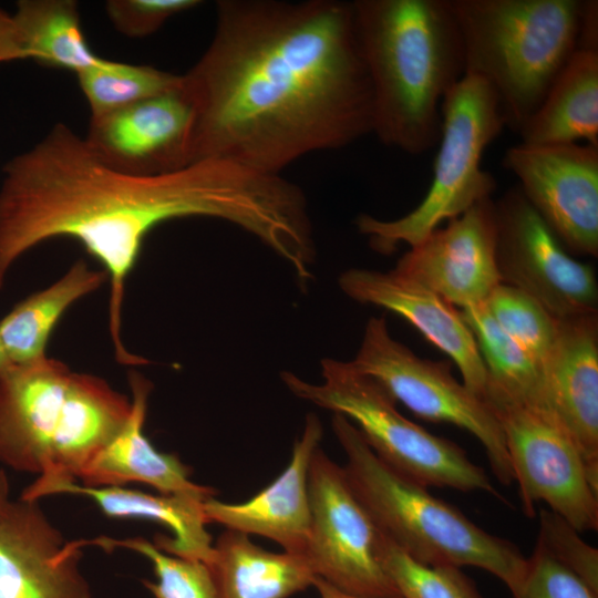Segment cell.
<instances>
[{"label": "cell", "instance_id": "cell-24", "mask_svg": "<svg viewBox=\"0 0 598 598\" xmlns=\"http://www.w3.org/2000/svg\"><path fill=\"white\" fill-rule=\"evenodd\" d=\"M106 280L103 269L93 270L78 260L52 285L17 303L0 320V341L8 362L23 364L47 357V344L64 312Z\"/></svg>", "mask_w": 598, "mask_h": 598}, {"label": "cell", "instance_id": "cell-12", "mask_svg": "<svg viewBox=\"0 0 598 598\" xmlns=\"http://www.w3.org/2000/svg\"><path fill=\"white\" fill-rule=\"evenodd\" d=\"M494 207L502 282L534 298L557 320L598 313L594 268L567 251L518 186Z\"/></svg>", "mask_w": 598, "mask_h": 598}, {"label": "cell", "instance_id": "cell-31", "mask_svg": "<svg viewBox=\"0 0 598 598\" xmlns=\"http://www.w3.org/2000/svg\"><path fill=\"white\" fill-rule=\"evenodd\" d=\"M537 543L598 595V549L581 539L569 523L542 508Z\"/></svg>", "mask_w": 598, "mask_h": 598}, {"label": "cell", "instance_id": "cell-19", "mask_svg": "<svg viewBox=\"0 0 598 598\" xmlns=\"http://www.w3.org/2000/svg\"><path fill=\"white\" fill-rule=\"evenodd\" d=\"M322 425L309 413L301 436L295 442L285 471L267 487L244 503L206 499L203 509L207 523L226 529L259 535L276 542L283 551L306 555L310 534L309 466L320 446Z\"/></svg>", "mask_w": 598, "mask_h": 598}, {"label": "cell", "instance_id": "cell-13", "mask_svg": "<svg viewBox=\"0 0 598 598\" xmlns=\"http://www.w3.org/2000/svg\"><path fill=\"white\" fill-rule=\"evenodd\" d=\"M502 165L570 255L598 256V146L522 142Z\"/></svg>", "mask_w": 598, "mask_h": 598}, {"label": "cell", "instance_id": "cell-15", "mask_svg": "<svg viewBox=\"0 0 598 598\" xmlns=\"http://www.w3.org/2000/svg\"><path fill=\"white\" fill-rule=\"evenodd\" d=\"M83 546L66 542L37 501L10 499L0 513V598H92Z\"/></svg>", "mask_w": 598, "mask_h": 598}, {"label": "cell", "instance_id": "cell-27", "mask_svg": "<svg viewBox=\"0 0 598 598\" xmlns=\"http://www.w3.org/2000/svg\"><path fill=\"white\" fill-rule=\"evenodd\" d=\"M76 78L89 104L91 118L101 117L183 85V74L105 58L96 65L78 73Z\"/></svg>", "mask_w": 598, "mask_h": 598}, {"label": "cell", "instance_id": "cell-10", "mask_svg": "<svg viewBox=\"0 0 598 598\" xmlns=\"http://www.w3.org/2000/svg\"><path fill=\"white\" fill-rule=\"evenodd\" d=\"M308 486L306 557L316 576L354 596L400 597L383 566L385 536L353 492L343 466L320 446L311 456Z\"/></svg>", "mask_w": 598, "mask_h": 598}, {"label": "cell", "instance_id": "cell-35", "mask_svg": "<svg viewBox=\"0 0 598 598\" xmlns=\"http://www.w3.org/2000/svg\"><path fill=\"white\" fill-rule=\"evenodd\" d=\"M597 8V1H585L578 49H598Z\"/></svg>", "mask_w": 598, "mask_h": 598}, {"label": "cell", "instance_id": "cell-32", "mask_svg": "<svg viewBox=\"0 0 598 598\" xmlns=\"http://www.w3.org/2000/svg\"><path fill=\"white\" fill-rule=\"evenodd\" d=\"M512 598H598L581 579L536 542Z\"/></svg>", "mask_w": 598, "mask_h": 598}, {"label": "cell", "instance_id": "cell-4", "mask_svg": "<svg viewBox=\"0 0 598 598\" xmlns=\"http://www.w3.org/2000/svg\"><path fill=\"white\" fill-rule=\"evenodd\" d=\"M131 399L104 379L48 355L0 369V462L41 477L79 481L120 432Z\"/></svg>", "mask_w": 598, "mask_h": 598}, {"label": "cell", "instance_id": "cell-8", "mask_svg": "<svg viewBox=\"0 0 598 598\" xmlns=\"http://www.w3.org/2000/svg\"><path fill=\"white\" fill-rule=\"evenodd\" d=\"M441 118L433 177L421 203L396 219L367 214L355 219L359 233L381 255L392 254L400 244L417 245L443 223L492 197L496 188L495 178L481 167L484 151L506 127L493 89L465 74L444 97Z\"/></svg>", "mask_w": 598, "mask_h": 598}, {"label": "cell", "instance_id": "cell-21", "mask_svg": "<svg viewBox=\"0 0 598 598\" xmlns=\"http://www.w3.org/2000/svg\"><path fill=\"white\" fill-rule=\"evenodd\" d=\"M131 413L120 432L90 462L79 483L90 487L143 483L159 494L214 497L216 491L189 480L190 467L175 454L156 450L144 434L153 384L137 371H130Z\"/></svg>", "mask_w": 598, "mask_h": 598}, {"label": "cell", "instance_id": "cell-34", "mask_svg": "<svg viewBox=\"0 0 598 598\" xmlns=\"http://www.w3.org/2000/svg\"><path fill=\"white\" fill-rule=\"evenodd\" d=\"M25 59L13 17L0 9V63Z\"/></svg>", "mask_w": 598, "mask_h": 598}, {"label": "cell", "instance_id": "cell-37", "mask_svg": "<svg viewBox=\"0 0 598 598\" xmlns=\"http://www.w3.org/2000/svg\"><path fill=\"white\" fill-rule=\"evenodd\" d=\"M10 501L9 498V481L7 473L0 470V513Z\"/></svg>", "mask_w": 598, "mask_h": 598}, {"label": "cell", "instance_id": "cell-25", "mask_svg": "<svg viewBox=\"0 0 598 598\" xmlns=\"http://www.w3.org/2000/svg\"><path fill=\"white\" fill-rule=\"evenodd\" d=\"M12 17L30 60L78 74L103 59L87 43L74 0H20Z\"/></svg>", "mask_w": 598, "mask_h": 598}, {"label": "cell", "instance_id": "cell-28", "mask_svg": "<svg viewBox=\"0 0 598 598\" xmlns=\"http://www.w3.org/2000/svg\"><path fill=\"white\" fill-rule=\"evenodd\" d=\"M83 542L84 545L94 544L110 550L122 547L146 557L152 563L157 579L143 582L154 598H219L212 571L203 561L169 555L140 537H100Z\"/></svg>", "mask_w": 598, "mask_h": 598}, {"label": "cell", "instance_id": "cell-16", "mask_svg": "<svg viewBox=\"0 0 598 598\" xmlns=\"http://www.w3.org/2000/svg\"><path fill=\"white\" fill-rule=\"evenodd\" d=\"M194 112L183 85L101 117L84 137L107 165L135 174H162L190 164Z\"/></svg>", "mask_w": 598, "mask_h": 598}, {"label": "cell", "instance_id": "cell-29", "mask_svg": "<svg viewBox=\"0 0 598 598\" xmlns=\"http://www.w3.org/2000/svg\"><path fill=\"white\" fill-rule=\"evenodd\" d=\"M484 303L502 330L540 365L554 346L559 320L534 298L503 282Z\"/></svg>", "mask_w": 598, "mask_h": 598}, {"label": "cell", "instance_id": "cell-11", "mask_svg": "<svg viewBox=\"0 0 598 598\" xmlns=\"http://www.w3.org/2000/svg\"><path fill=\"white\" fill-rule=\"evenodd\" d=\"M504 433L523 513L536 504L563 517L578 533L598 529V491L577 447L545 413L523 403L488 400Z\"/></svg>", "mask_w": 598, "mask_h": 598}, {"label": "cell", "instance_id": "cell-14", "mask_svg": "<svg viewBox=\"0 0 598 598\" xmlns=\"http://www.w3.org/2000/svg\"><path fill=\"white\" fill-rule=\"evenodd\" d=\"M461 309L484 303L502 282L492 197L434 229L394 268Z\"/></svg>", "mask_w": 598, "mask_h": 598}, {"label": "cell", "instance_id": "cell-1", "mask_svg": "<svg viewBox=\"0 0 598 598\" xmlns=\"http://www.w3.org/2000/svg\"><path fill=\"white\" fill-rule=\"evenodd\" d=\"M0 188V289L16 260L53 238H71L110 281L109 327L116 360L147 363L122 340L125 281L146 236L162 223L207 217L230 223L288 265L312 244L303 192L281 175L220 158L162 174H135L101 161L69 125L55 123L4 168Z\"/></svg>", "mask_w": 598, "mask_h": 598}, {"label": "cell", "instance_id": "cell-26", "mask_svg": "<svg viewBox=\"0 0 598 598\" xmlns=\"http://www.w3.org/2000/svg\"><path fill=\"white\" fill-rule=\"evenodd\" d=\"M487 372L484 400H506L534 406L542 381L536 363L491 316L485 303L461 309Z\"/></svg>", "mask_w": 598, "mask_h": 598}, {"label": "cell", "instance_id": "cell-5", "mask_svg": "<svg viewBox=\"0 0 598 598\" xmlns=\"http://www.w3.org/2000/svg\"><path fill=\"white\" fill-rule=\"evenodd\" d=\"M465 74L497 95L518 133L578 49L584 0H450Z\"/></svg>", "mask_w": 598, "mask_h": 598}, {"label": "cell", "instance_id": "cell-6", "mask_svg": "<svg viewBox=\"0 0 598 598\" xmlns=\"http://www.w3.org/2000/svg\"><path fill=\"white\" fill-rule=\"evenodd\" d=\"M331 427L346 454L348 481L382 534L414 560L429 566H471L497 577L509 591L526 558L511 542L478 527L453 505L386 465L346 416Z\"/></svg>", "mask_w": 598, "mask_h": 598}, {"label": "cell", "instance_id": "cell-36", "mask_svg": "<svg viewBox=\"0 0 598 598\" xmlns=\"http://www.w3.org/2000/svg\"><path fill=\"white\" fill-rule=\"evenodd\" d=\"M313 586L318 589L320 594V598H365L360 596H354L348 592H344L334 586L330 585L326 580L321 579L320 577H316L313 581ZM394 598H402V597H394Z\"/></svg>", "mask_w": 598, "mask_h": 598}, {"label": "cell", "instance_id": "cell-2", "mask_svg": "<svg viewBox=\"0 0 598 598\" xmlns=\"http://www.w3.org/2000/svg\"><path fill=\"white\" fill-rule=\"evenodd\" d=\"M190 163L281 175L372 133V90L352 2L219 0L212 40L183 74Z\"/></svg>", "mask_w": 598, "mask_h": 598}, {"label": "cell", "instance_id": "cell-22", "mask_svg": "<svg viewBox=\"0 0 598 598\" xmlns=\"http://www.w3.org/2000/svg\"><path fill=\"white\" fill-rule=\"evenodd\" d=\"M207 566L219 598H288L317 577L306 555L268 551L231 529L217 538Z\"/></svg>", "mask_w": 598, "mask_h": 598}, {"label": "cell", "instance_id": "cell-18", "mask_svg": "<svg viewBox=\"0 0 598 598\" xmlns=\"http://www.w3.org/2000/svg\"><path fill=\"white\" fill-rule=\"evenodd\" d=\"M350 299L392 311L456 364L462 382L484 400L487 372L473 332L452 303L395 269L351 268L338 279Z\"/></svg>", "mask_w": 598, "mask_h": 598}, {"label": "cell", "instance_id": "cell-3", "mask_svg": "<svg viewBox=\"0 0 598 598\" xmlns=\"http://www.w3.org/2000/svg\"><path fill=\"white\" fill-rule=\"evenodd\" d=\"M354 22L372 90V133L421 155L437 145L441 105L464 76L450 0H355Z\"/></svg>", "mask_w": 598, "mask_h": 598}, {"label": "cell", "instance_id": "cell-9", "mask_svg": "<svg viewBox=\"0 0 598 598\" xmlns=\"http://www.w3.org/2000/svg\"><path fill=\"white\" fill-rule=\"evenodd\" d=\"M350 362L416 416L454 424L473 434L483 445L496 478L504 485L514 482L504 433L494 411L454 378L450 362L415 354L391 336L384 317L368 320Z\"/></svg>", "mask_w": 598, "mask_h": 598}, {"label": "cell", "instance_id": "cell-23", "mask_svg": "<svg viewBox=\"0 0 598 598\" xmlns=\"http://www.w3.org/2000/svg\"><path fill=\"white\" fill-rule=\"evenodd\" d=\"M523 143L598 146V49H577L519 130Z\"/></svg>", "mask_w": 598, "mask_h": 598}, {"label": "cell", "instance_id": "cell-30", "mask_svg": "<svg viewBox=\"0 0 598 598\" xmlns=\"http://www.w3.org/2000/svg\"><path fill=\"white\" fill-rule=\"evenodd\" d=\"M383 566L402 598H482L458 567L423 565L388 538Z\"/></svg>", "mask_w": 598, "mask_h": 598}, {"label": "cell", "instance_id": "cell-7", "mask_svg": "<svg viewBox=\"0 0 598 598\" xmlns=\"http://www.w3.org/2000/svg\"><path fill=\"white\" fill-rule=\"evenodd\" d=\"M321 375L322 382L311 383L282 371L281 380L297 398L346 416L377 456L404 477L425 487L482 491L506 503L461 446L403 416L382 385L350 361L322 359Z\"/></svg>", "mask_w": 598, "mask_h": 598}, {"label": "cell", "instance_id": "cell-38", "mask_svg": "<svg viewBox=\"0 0 598 598\" xmlns=\"http://www.w3.org/2000/svg\"><path fill=\"white\" fill-rule=\"evenodd\" d=\"M9 362L6 358V354H4V351H3V348H2V344H1V341H0V369L4 368L6 365H8Z\"/></svg>", "mask_w": 598, "mask_h": 598}, {"label": "cell", "instance_id": "cell-33", "mask_svg": "<svg viewBox=\"0 0 598 598\" xmlns=\"http://www.w3.org/2000/svg\"><path fill=\"white\" fill-rule=\"evenodd\" d=\"M198 0H109L104 8L112 25L128 38L156 32L169 18L190 10Z\"/></svg>", "mask_w": 598, "mask_h": 598}, {"label": "cell", "instance_id": "cell-20", "mask_svg": "<svg viewBox=\"0 0 598 598\" xmlns=\"http://www.w3.org/2000/svg\"><path fill=\"white\" fill-rule=\"evenodd\" d=\"M58 494L90 498L112 518H140L162 524L173 535L155 536L154 545L161 550L206 565L213 559L214 545L203 509L208 498L187 494L153 495L124 486L90 487L74 480L40 476L22 491L20 498L39 502Z\"/></svg>", "mask_w": 598, "mask_h": 598}, {"label": "cell", "instance_id": "cell-17", "mask_svg": "<svg viewBox=\"0 0 598 598\" xmlns=\"http://www.w3.org/2000/svg\"><path fill=\"white\" fill-rule=\"evenodd\" d=\"M534 409L573 441L598 491V313L559 320Z\"/></svg>", "mask_w": 598, "mask_h": 598}]
</instances>
